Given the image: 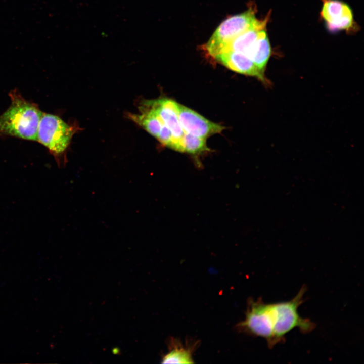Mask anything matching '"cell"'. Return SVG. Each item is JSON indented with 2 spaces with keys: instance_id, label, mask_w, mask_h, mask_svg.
<instances>
[{
  "instance_id": "cell-6",
  "label": "cell",
  "mask_w": 364,
  "mask_h": 364,
  "mask_svg": "<svg viewBox=\"0 0 364 364\" xmlns=\"http://www.w3.org/2000/svg\"><path fill=\"white\" fill-rule=\"evenodd\" d=\"M180 125L185 133L207 139L225 129L224 126L212 122L193 110L177 103Z\"/></svg>"
},
{
  "instance_id": "cell-5",
  "label": "cell",
  "mask_w": 364,
  "mask_h": 364,
  "mask_svg": "<svg viewBox=\"0 0 364 364\" xmlns=\"http://www.w3.org/2000/svg\"><path fill=\"white\" fill-rule=\"evenodd\" d=\"M239 329L251 336L264 338L269 348L275 346L273 330L270 321L269 303L262 299H249L244 320L237 325Z\"/></svg>"
},
{
  "instance_id": "cell-2",
  "label": "cell",
  "mask_w": 364,
  "mask_h": 364,
  "mask_svg": "<svg viewBox=\"0 0 364 364\" xmlns=\"http://www.w3.org/2000/svg\"><path fill=\"white\" fill-rule=\"evenodd\" d=\"M74 130L56 115L43 113L40 118L37 141L47 147L60 168L66 163V152Z\"/></svg>"
},
{
  "instance_id": "cell-4",
  "label": "cell",
  "mask_w": 364,
  "mask_h": 364,
  "mask_svg": "<svg viewBox=\"0 0 364 364\" xmlns=\"http://www.w3.org/2000/svg\"><path fill=\"white\" fill-rule=\"evenodd\" d=\"M255 9L254 7L250 6L244 12L230 17L222 22L205 45V49L209 55L213 57L233 39L255 25L259 20L255 16Z\"/></svg>"
},
{
  "instance_id": "cell-11",
  "label": "cell",
  "mask_w": 364,
  "mask_h": 364,
  "mask_svg": "<svg viewBox=\"0 0 364 364\" xmlns=\"http://www.w3.org/2000/svg\"><path fill=\"white\" fill-rule=\"evenodd\" d=\"M271 55V47L266 29L262 30L251 47L248 57L263 72L265 73L266 65Z\"/></svg>"
},
{
  "instance_id": "cell-12",
  "label": "cell",
  "mask_w": 364,
  "mask_h": 364,
  "mask_svg": "<svg viewBox=\"0 0 364 364\" xmlns=\"http://www.w3.org/2000/svg\"><path fill=\"white\" fill-rule=\"evenodd\" d=\"M171 346L168 351L162 357V363H193L192 349L183 347L176 341L171 343Z\"/></svg>"
},
{
  "instance_id": "cell-7",
  "label": "cell",
  "mask_w": 364,
  "mask_h": 364,
  "mask_svg": "<svg viewBox=\"0 0 364 364\" xmlns=\"http://www.w3.org/2000/svg\"><path fill=\"white\" fill-rule=\"evenodd\" d=\"M150 101L162 123L171 132L172 143L170 149L181 152V141L185 132L178 118L177 103L168 98H161Z\"/></svg>"
},
{
  "instance_id": "cell-1",
  "label": "cell",
  "mask_w": 364,
  "mask_h": 364,
  "mask_svg": "<svg viewBox=\"0 0 364 364\" xmlns=\"http://www.w3.org/2000/svg\"><path fill=\"white\" fill-rule=\"evenodd\" d=\"M11 104L0 115V133L37 141L38 127L43 113L36 104L26 100L17 89L9 93Z\"/></svg>"
},
{
  "instance_id": "cell-13",
  "label": "cell",
  "mask_w": 364,
  "mask_h": 364,
  "mask_svg": "<svg viewBox=\"0 0 364 364\" xmlns=\"http://www.w3.org/2000/svg\"><path fill=\"white\" fill-rule=\"evenodd\" d=\"M181 152L199 155L210 151L206 144V139L184 133L181 141Z\"/></svg>"
},
{
  "instance_id": "cell-3",
  "label": "cell",
  "mask_w": 364,
  "mask_h": 364,
  "mask_svg": "<svg viewBox=\"0 0 364 364\" xmlns=\"http://www.w3.org/2000/svg\"><path fill=\"white\" fill-rule=\"evenodd\" d=\"M306 287L303 286L297 295L287 301L275 302L276 321L274 328V339L276 345L285 340V337L293 329L297 328L300 332L307 334L315 328V324L308 318L300 316L298 312L299 306L304 302Z\"/></svg>"
},
{
  "instance_id": "cell-9",
  "label": "cell",
  "mask_w": 364,
  "mask_h": 364,
  "mask_svg": "<svg viewBox=\"0 0 364 364\" xmlns=\"http://www.w3.org/2000/svg\"><path fill=\"white\" fill-rule=\"evenodd\" d=\"M213 57L215 61L231 70L255 77L265 85L270 84L265 73L261 71L250 58L242 53L227 51L217 54Z\"/></svg>"
},
{
  "instance_id": "cell-10",
  "label": "cell",
  "mask_w": 364,
  "mask_h": 364,
  "mask_svg": "<svg viewBox=\"0 0 364 364\" xmlns=\"http://www.w3.org/2000/svg\"><path fill=\"white\" fill-rule=\"evenodd\" d=\"M268 16H267L263 20H259L255 25L233 39L218 54L234 51L242 53L248 57L251 47L258 39L261 31L266 29Z\"/></svg>"
},
{
  "instance_id": "cell-8",
  "label": "cell",
  "mask_w": 364,
  "mask_h": 364,
  "mask_svg": "<svg viewBox=\"0 0 364 364\" xmlns=\"http://www.w3.org/2000/svg\"><path fill=\"white\" fill-rule=\"evenodd\" d=\"M321 16L330 31L349 30L354 25L351 9L339 0H323Z\"/></svg>"
}]
</instances>
